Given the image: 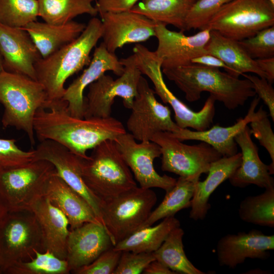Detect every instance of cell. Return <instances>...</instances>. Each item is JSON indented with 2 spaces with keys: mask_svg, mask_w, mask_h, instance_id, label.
<instances>
[{
  "mask_svg": "<svg viewBox=\"0 0 274 274\" xmlns=\"http://www.w3.org/2000/svg\"><path fill=\"white\" fill-rule=\"evenodd\" d=\"M270 3L271 4L274 6V0H268Z\"/></svg>",
  "mask_w": 274,
  "mask_h": 274,
  "instance_id": "50",
  "label": "cell"
},
{
  "mask_svg": "<svg viewBox=\"0 0 274 274\" xmlns=\"http://www.w3.org/2000/svg\"><path fill=\"white\" fill-rule=\"evenodd\" d=\"M30 211L40 227L43 252L48 251L59 258L66 260L70 231L66 217L44 196L32 206Z\"/></svg>",
  "mask_w": 274,
  "mask_h": 274,
  "instance_id": "24",
  "label": "cell"
},
{
  "mask_svg": "<svg viewBox=\"0 0 274 274\" xmlns=\"http://www.w3.org/2000/svg\"><path fill=\"white\" fill-rule=\"evenodd\" d=\"M205 49L208 54L214 55L229 68L230 75L239 77L251 73L266 79L255 59L252 58L238 41L225 37L217 31L211 30L210 38Z\"/></svg>",
  "mask_w": 274,
  "mask_h": 274,
  "instance_id": "28",
  "label": "cell"
},
{
  "mask_svg": "<svg viewBox=\"0 0 274 274\" xmlns=\"http://www.w3.org/2000/svg\"><path fill=\"white\" fill-rule=\"evenodd\" d=\"M153 253H135L122 251L113 274H139L152 261Z\"/></svg>",
  "mask_w": 274,
  "mask_h": 274,
  "instance_id": "41",
  "label": "cell"
},
{
  "mask_svg": "<svg viewBox=\"0 0 274 274\" xmlns=\"http://www.w3.org/2000/svg\"><path fill=\"white\" fill-rule=\"evenodd\" d=\"M162 71L189 102L198 100L201 93L206 91L228 109L234 110L256 95L248 79H240L219 68L191 63Z\"/></svg>",
  "mask_w": 274,
  "mask_h": 274,
  "instance_id": "2",
  "label": "cell"
},
{
  "mask_svg": "<svg viewBox=\"0 0 274 274\" xmlns=\"http://www.w3.org/2000/svg\"><path fill=\"white\" fill-rule=\"evenodd\" d=\"M43 252L42 233L30 211H8L0 224V274L15 263Z\"/></svg>",
  "mask_w": 274,
  "mask_h": 274,
  "instance_id": "8",
  "label": "cell"
},
{
  "mask_svg": "<svg viewBox=\"0 0 274 274\" xmlns=\"http://www.w3.org/2000/svg\"><path fill=\"white\" fill-rule=\"evenodd\" d=\"M113 246L109 234L101 223L87 222L70 230L66 260L71 272L91 263Z\"/></svg>",
  "mask_w": 274,
  "mask_h": 274,
  "instance_id": "20",
  "label": "cell"
},
{
  "mask_svg": "<svg viewBox=\"0 0 274 274\" xmlns=\"http://www.w3.org/2000/svg\"><path fill=\"white\" fill-rule=\"evenodd\" d=\"M238 41L254 59L274 57V26L265 28L252 37Z\"/></svg>",
  "mask_w": 274,
  "mask_h": 274,
  "instance_id": "38",
  "label": "cell"
},
{
  "mask_svg": "<svg viewBox=\"0 0 274 274\" xmlns=\"http://www.w3.org/2000/svg\"><path fill=\"white\" fill-rule=\"evenodd\" d=\"M250 128L247 125L234 138L242 150L239 166L229 178L231 185L244 188L254 184L262 188L274 186V179L269 173V165L260 159L258 148L251 138Z\"/></svg>",
  "mask_w": 274,
  "mask_h": 274,
  "instance_id": "23",
  "label": "cell"
},
{
  "mask_svg": "<svg viewBox=\"0 0 274 274\" xmlns=\"http://www.w3.org/2000/svg\"><path fill=\"white\" fill-rule=\"evenodd\" d=\"M151 141L160 148L162 171L174 173L195 182L199 180L202 174L208 173L212 162L222 157L205 142L187 145L171 132H157Z\"/></svg>",
  "mask_w": 274,
  "mask_h": 274,
  "instance_id": "12",
  "label": "cell"
},
{
  "mask_svg": "<svg viewBox=\"0 0 274 274\" xmlns=\"http://www.w3.org/2000/svg\"><path fill=\"white\" fill-rule=\"evenodd\" d=\"M261 70L270 83L274 81V57L255 59Z\"/></svg>",
  "mask_w": 274,
  "mask_h": 274,
  "instance_id": "46",
  "label": "cell"
},
{
  "mask_svg": "<svg viewBox=\"0 0 274 274\" xmlns=\"http://www.w3.org/2000/svg\"><path fill=\"white\" fill-rule=\"evenodd\" d=\"M5 69L4 67L3 60L2 56L1 54H0V74Z\"/></svg>",
  "mask_w": 274,
  "mask_h": 274,
  "instance_id": "49",
  "label": "cell"
},
{
  "mask_svg": "<svg viewBox=\"0 0 274 274\" xmlns=\"http://www.w3.org/2000/svg\"><path fill=\"white\" fill-rule=\"evenodd\" d=\"M144 274H176L174 272L157 260L151 261L144 269Z\"/></svg>",
  "mask_w": 274,
  "mask_h": 274,
  "instance_id": "47",
  "label": "cell"
},
{
  "mask_svg": "<svg viewBox=\"0 0 274 274\" xmlns=\"http://www.w3.org/2000/svg\"><path fill=\"white\" fill-rule=\"evenodd\" d=\"M196 0H140L130 10L157 23L184 31L187 15Z\"/></svg>",
  "mask_w": 274,
  "mask_h": 274,
  "instance_id": "29",
  "label": "cell"
},
{
  "mask_svg": "<svg viewBox=\"0 0 274 274\" xmlns=\"http://www.w3.org/2000/svg\"><path fill=\"white\" fill-rule=\"evenodd\" d=\"M251 134L268 152L271 163L269 165L270 175L274 174V134L266 113L250 123Z\"/></svg>",
  "mask_w": 274,
  "mask_h": 274,
  "instance_id": "40",
  "label": "cell"
},
{
  "mask_svg": "<svg viewBox=\"0 0 274 274\" xmlns=\"http://www.w3.org/2000/svg\"><path fill=\"white\" fill-rule=\"evenodd\" d=\"M38 16V0H0V24L22 28Z\"/></svg>",
  "mask_w": 274,
  "mask_h": 274,
  "instance_id": "36",
  "label": "cell"
},
{
  "mask_svg": "<svg viewBox=\"0 0 274 274\" xmlns=\"http://www.w3.org/2000/svg\"><path fill=\"white\" fill-rule=\"evenodd\" d=\"M83 180L101 204L137 186L132 173L113 140L95 148L81 159Z\"/></svg>",
  "mask_w": 274,
  "mask_h": 274,
  "instance_id": "5",
  "label": "cell"
},
{
  "mask_svg": "<svg viewBox=\"0 0 274 274\" xmlns=\"http://www.w3.org/2000/svg\"><path fill=\"white\" fill-rule=\"evenodd\" d=\"M140 0H96L98 13H119L130 11Z\"/></svg>",
  "mask_w": 274,
  "mask_h": 274,
  "instance_id": "44",
  "label": "cell"
},
{
  "mask_svg": "<svg viewBox=\"0 0 274 274\" xmlns=\"http://www.w3.org/2000/svg\"><path fill=\"white\" fill-rule=\"evenodd\" d=\"M67 107V102L60 99L47 101L37 111L33 128L40 142L55 141L87 159L88 150L126 132L122 123L114 117L78 118L68 113Z\"/></svg>",
  "mask_w": 274,
  "mask_h": 274,
  "instance_id": "1",
  "label": "cell"
},
{
  "mask_svg": "<svg viewBox=\"0 0 274 274\" xmlns=\"http://www.w3.org/2000/svg\"><path fill=\"white\" fill-rule=\"evenodd\" d=\"M121 252L112 247L103 252L91 263L72 272L75 274H113Z\"/></svg>",
  "mask_w": 274,
  "mask_h": 274,
  "instance_id": "42",
  "label": "cell"
},
{
  "mask_svg": "<svg viewBox=\"0 0 274 274\" xmlns=\"http://www.w3.org/2000/svg\"><path fill=\"white\" fill-rule=\"evenodd\" d=\"M252 84L253 89L258 97L267 107L269 115L274 121V89L272 84L266 79L257 75L243 74Z\"/></svg>",
  "mask_w": 274,
  "mask_h": 274,
  "instance_id": "43",
  "label": "cell"
},
{
  "mask_svg": "<svg viewBox=\"0 0 274 274\" xmlns=\"http://www.w3.org/2000/svg\"><path fill=\"white\" fill-rule=\"evenodd\" d=\"M231 0H196L185 20V29L206 28L211 18L225 4Z\"/></svg>",
  "mask_w": 274,
  "mask_h": 274,
  "instance_id": "37",
  "label": "cell"
},
{
  "mask_svg": "<svg viewBox=\"0 0 274 274\" xmlns=\"http://www.w3.org/2000/svg\"><path fill=\"white\" fill-rule=\"evenodd\" d=\"M132 56L142 74L146 75L152 82L155 93L173 109L175 123L180 128L203 131L210 127L215 115L216 101L212 95L210 94L200 110L193 111L178 98L166 86L163 78L161 60L155 51H151L138 43L133 49Z\"/></svg>",
  "mask_w": 274,
  "mask_h": 274,
  "instance_id": "6",
  "label": "cell"
},
{
  "mask_svg": "<svg viewBox=\"0 0 274 274\" xmlns=\"http://www.w3.org/2000/svg\"><path fill=\"white\" fill-rule=\"evenodd\" d=\"M123 159L132 172L140 187L159 188L165 192L172 189L177 180L155 170L154 160L161 156L159 146L151 141L138 143L132 135L126 132L114 140Z\"/></svg>",
  "mask_w": 274,
  "mask_h": 274,
  "instance_id": "14",
  "label": "cell"
},
{
  "mask_svg": "<svg viewBox=\"0 0 274 274\" xmlns=\"http://www.w3.org/2000/svg\"><path fill=\"white\" fill-rule=\"evenodd\" d=\"M124 72L116 79L105 74L90 84L84 97V118H105L111 116L116 97H121L124 106L130 109L138 93V85L142 74L135 64L132 55L120 59Z\"/></svg>",
  "mask_w": 274,
  "mask_h": 274,
  "instance_id": "11",
  "label": "cell"
},
{
  "mask_svg": "<svg viewBox=\"0 0 274 274\" xmlns=\"http://www.w3.org/2000/svg\"><path fill=\"white\" fill-rule=\"evenodd\" d=\"M260 100V98L255 95L245 117L238 118L231 126L222 127L215 125L203 131H193L188 128H180L172 133L182 142L186 140L203 142L212 146L222 156H232L237 153L235 136L251 122L267 113L262 106L256 111Z\"/></svg>",
  "mask_w": 274,
  "mask_h": 274,
  "instance_id": "22",
  "label": "cell"
},
{
  "mask_svg": "<svg viewBox=\"0 0 274 274\" xmlns=\"http://www.w3.org/2000/svg\"><path fill=\"white\" fill-rule=\"evenodd\" d=\"M70 272L66 260L59 258L48 251H36L34 257L15 263L6 274H68Z\"/></svg>",
  "mask_w": 274,
  "mask_h": 274,
  "instance_id": "35",
  "label": "cell"
},
{
  "mask_svg": "<svg viewBox=\"0 0 274 274\" xmlns=\"http://www.w3.org/2000/svg\"><path fill=\"white\" fill-rule=\"evenodd\" d=\"M180 226L174 216L167 217L158 224L142 228L117 243L113 248L119 251L153 253L163 243L170 232Z\"/></svg>",
  "mask_w": 274,
  "mask_h": 274,
  "instance_id": "30",
  "label": "cell"
},
{
  "mask_svg": "<svg viewBox=\"0 0 274 274\" xmlns=\"http://www.w3.org/2000/svg\"><path fill=\"white\" fill-rule=\"evenodd\" d=\"M95 0H38L39 16L50 24H62L77 16L98 14L92 3Z\"/></svg>",
  "mask_w": 274,
  "mask_h": 274,
  "instance_id": "32",
  "label": "cell"
},
{
  "mask_svg": "<svg viewBox=\"0 0 274 274\" xmlns=\"http://www.w3.org/2000/svg\"><path fill=\"white\" fill-rule=\"evenodd\" d=\"M184 231L177 227L168 234L159 248L153 252L155 260L177 273L203 274L187 257L183 243Z\"/></svg>",
  "mask_w": 274,
  "mask_h": 274,
  "instance_id": "31",
  "label": "cell"
},
{
  "mask_svg": "<svg viewBox=\"0 0 274 274\" xmlns=\"http://www.w3.org/2000/svg\"><path fill=\"white\" fill-rule=\"evenodd\" d=\"M0 54L6 71L36 80L34 65L42 57L26 30L0 24Z\"/></svg>",
  "mask_w": 274,
  "mask_h": 274,
  "instance_id": "21",
  "label": "cell"
},
{
  "mask_svg": "<svg viewBox=\"0 0 274 274\" xmlns=\"http://www.w3.org/2000/svg\"><path fill=\"white\" fill-rule=\"evenodd\" d=\"M196 182L179 177L174 186L166 192L161 202L151 212L141 228L151 226L160 219L174 216L181 210L190 207Z\"/></svg>",
  "mask_w": 274,
  "mask_h": 274,
  "instance_id": "33",
  "label": "cell"
},
{
  "mask_svg": "<svg viewBox=\"0 0 274 274\" xmlns=\"http://www.w3.org/2000/svg\"><path fill=\"white\" fill-rule=\"evenodd\" d=\"M157 200L151 189L136 186L101 203L102 224L114 246L141 228Z\"/></svg>",
  "mask_w": 274,
  "mask_h": 274,
  "instance_id": "7",
  "label": "cell"
},
{
  "mask_svg": "<svg viewBox=\"0 0 274 274\" xmlns=\"http://www.w3.org/2000/svg\"><path fill=\"white\" fill-rule=\"evenodd\" d=\"M273 249V235L252 229L220 238L217 244V259L219 265L234 269L247 258L266 260L270 256L269 251Z\"/></svg>",
  "mask_w": 274,
  "mask_h": 274,
  "instance_id": "18",
  "label": "cell"
},
{
  "mask_svg": "<svg viewBox=\"0 0 274 274\" xmlns=\"http://www.w3.org/2000/svg\"><path fill=\"white\" fill-rule=\"evenodd\" d=\"M55 171L53 165L45 160L0 171V197L8 211H30L44 196L46 184Z\"/></svg>",
  "mask_w": 274,
  "mask_h": 274,
  "instance_id": "10",
  "label": "cell"
},
{
  "mask_svg": "<svg viewBox=\"0 0 274 274\" xmlns=\"http://www.w3.org/2000/svg\"><path fill=\"white\" fill-rule=\"evenodd\" d=\"M241 160V153H237L231 156H222L211 163L206 179L195 183L189 213L191 219H204L211 208L210 196L220 184L229 179L239 166Z\"/></svg>",
  "mask_w": 274,
  "mask_h": 274,
  "instance_id": "26",
  "label": "cell"
},
{
  "mask_svg": "<svg viewBox=\"0 0 274 274\" xmlns=\"http://www.w3.org/2000/svg\"><path fill=\"white\" fill-rule=\"evenodd\" d=\"M33 150V160H45L51 163L57 174L88 202L102 224L101 202L89 190L83 180L82 158L63 145L49 140L40 142Z\"/></svg>",
  "mask_w": 274,
  "mask_h": 274,
  "instance_id": "15",
  "label": "cell"
},
{
  "mask_svg": "<svg viewBox=\"0 0 274 274\" xmlns=\"http://www.w3.org/2000/svg\"><path fill=\"white\" fill-rule=\"evenodd\" d=\"M88 67L65 88L62 99L67 104V110L72 116L84 118V92L89 85L108 71L118 76L124 67L115 53L109 51L102 42L94 49Z\"/></svg>",
  "mask_w": 274,
  "mask_h": 274,
  "instance_id": "19",
  "label": "cell"
},
{
  "mask_svg": "<svg viewBox=\"0 0 274 274\" xmlns=\"http://www.w3.org/2000/svg\"><path fill=\"white\" fill-rule=\"evenodd\" d=\"M274 26V6L268 0H231L211 18L206 28L241 41Z\"/></svg>",
  "mask_w": 274,
  "mask_h": 274,
  "instance_id": "9",
  "label": "cell"
},
{
  "mask_svg": "<svg viewBox=\"0 0 274 274\" xmlns=\"http://www.w3.org/2000/svg\"><path fill=\"white\" fill-rule=\"evenodd\" d=\"M191 63L203 65L213 68H222L229 73L230 69L225 63L219 58L210 54H204L193 58Z\"/></svg>",
  "mask_w": 274,
  "mask_h": 274,
  "instance_id": "45",
  "label": "cell"
},
{
  "mask_svg": "<svg viewBox=\"0 0 274 274\" xmlns=\"http://www.w3.org/2000/svg\"><path fill=\"white\" fill-rule=\"evenodd\" d=\"M155 94L147 80L141 76L126 122L130 133L140 142L151 141L159 132H175L180 128L173 120L169 107L159 102Z\"/></svg>",
  "mask_w": 274,
  "mask_h": 274,
  "instance_id": "13",
  "label": "cell"
},
{
  "mask_svg": "<svg viewBox=\"0 0 274 274\" xmlns=\"http://www.w3.org/2000/svg\"><path fill=\"white\" fill-rule=\"evenodd\" d=\"M8 211L0 197V224Z\"/></svg>",
  "mask_w": 274,
  "mask_h": 274,
  "instance_id": "48",
  "label": "cell"
},
{
  "mask_svg": "<svg viewBox=\"0 0 274 274\" xmlns=\"http://www.w3.org/2000/svg\"><path fill=\"white\" fill-rule=\"evenodd\" d=\"M210 33L211 30L205 28L193 35L186 36L183 31H172L166 25L157 23L155 37L158 45L155 52L161 60L162 70L191 64L193 58L207 54L205 47Z\"/></svg>",
  "mask_w": 274,
  "mask_h": 274,
  "instance_id": "16",
  "label": "cell"
},
{
  "mask_svg": "<svg viewBox=\"0 0 274 274\" xmlns=\"http://www.w3.org/2000/svg\"><path fill=\"white\" fill-rule=\"evenodd\" d=\"M14 139H0V171L25 165L33 160L34 150L24 151Z\"/></svg>",
  "mask_w": 274,
  "mask_h": 274,
  "instance_id": "39",
  "label": "cell"
},
{
  "mask_svg": "<svg viewBox=\"0 0 274 274\" xmlns=\"http://www.w3.org/2000/svg\"><path fill=\"white\" fill-rule=\"evenodd\" d=\"M86 26L74 20L62 24L35 21L22 28L28 33L41 57L45 58L75 40Z\"/></svg>",
  "mask_w": 274,
  "mask_h": 274,
  "instance_id": "27",
  "label": "cell"
},
{
  "mask_svg": "<svg viewBox=\"0 0 274 274\" xmlns=\"http://www.w3.org/2000/svg\"><path fill=\"white\" fill-rule=\"evenodd\" d=\"M102 33L101 21L94 17L75 40L36 62V80L43 86L47 101L62 99L65 81L89 64L90 53Z\"/></svg>",
  "mask_w": 274,
  "mask_h": 274,
  "instance_id": "3",
  "label": "cell"
},
{
  "mask_svg": "<svg viewBox=\"0 0 274 274\" xmlns=\"http://www.w3.org/2000/svg\"><path fill=\"white\" fill-rule=\"evenodd\" d=\"M44 196L66 217L70 230L87 222L101 223L88 202L57 174L56 170L46 184Z\"/></svg>",
  "mask_w": 274,
  "mask_h": 274,
  "instance_id": "25",
  "label": "cell"
},
{
  "mask_svg": "<svg viewBox=\"0 0 274 274\" xmlns=\"http://www.w3.org/2000/svg\"><path fill=\"white\" fill-rule=\"evenodd\" d=\"M47 101L46 92L37 80L5 70L0 74V102L4 108L2 125L23 131L32 146L35 144V115Z\"/></svg>",
  "mask_w": 274,
  "mask_h": 274,
  "instance_id": "4",
  "label": "cell"
},
{
  "mask_svg": "<svg viewBox=\"0 0 274 274\" xmlns=\"http://www.w3.org/2000/svg\"><path fill=\"white\" fill-rule=\"evenodd\" d=\"M99 15L102 42L111 52L115 53L126 44H138L155 36L157 23L142 14L129 11Z\"/></svg>",
  "mask_w": 274,
  "mask_h": 274,
  "instance_id": "17",
  "label": "cell"
},
{
  "mask_svg": "<svg viewBox=\"0 0 274 274\" xmlns=\"http://www.w3.org/2000/svg\"><path fill=\"white\" fill-rule=\"evenodd\" d=\"M240 219L247 223L274 227V186L257 195L248 196L240 202Z\"/></svg>",
  "mask_w": 274,
  "mask_h": 274,
  "instance_id": "34",
  "label": "cell"
}]
</instances>
